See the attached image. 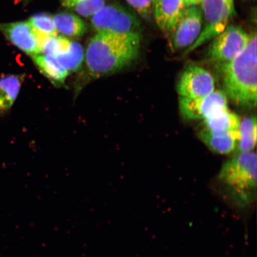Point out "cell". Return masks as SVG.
<instances>
[{
  "label": "cell",
  "mask_w": 257,
  "mask_h": 257,
  "mask_svg": "<svg viewBox=\"0 0 257 257\" xmlns=\"http://www.w3.org/2000/svg\"><path fill=\"white\" fill-rule=\"evenodd\" d=\"M36 35L40 44L41 54L56 56L66 52L69 50L71 45V41L65 37L59 36L58 35L56 36H50V35L38 33H36Z\"/></svg>",
  "instance_id": "18"
},
{
  "label": "cell",
  "mask_w": 257,
  "mask_h": 257,
  "mask_svg": "<svg viewBox=\"0 0 257 257\" xmlns=\"http://www.w3.org/2000/svg\"><path fill=\"white\" fill-rule=\"evenodd\" d=\"M203 27V15L200 6L186 7L174 30L170 34L172 49L188 48L198 39Z\"/></svg>",
  "instance_id": "8"
},
{
  "label": "cell",
  "mask_w": 257,
  "mask_h": 257,
  "mask_svg": "<svg viewBox=\"0 0 257 257\" xmlns=\"http://www.w3.org/2000/svg\"><path fill=\"white\" fill-rule=\"evenodd\" d=\"M185 8L182 0H153V14L160 30L169 37Z\"/></svg>",
  "instance_id": "11"
},
{
  "label": "cell",
  "mask_w": 257,
  "mask_h": 257,
  "mask_svg": "<svg viewBox=\"0 0 257 257\" xmlns=\"http://www.w3.org/2000/svg\"><path fill=\"white\" fill-rule=\"evenodd\" d=\"M0 31L12 44L31 57L41 54L36 33L28 21L1 24Z\"/></svg>",
  "instance_id": "10"
},
{
  "label": "cell",
  "mask_w": 257,
  "mask_h": 257,
  "mask_svg": "<svg viewBox=\"0 0 257 257\" xmlns=\"http://www.w3.org/2000/svg\"><path fill=\"white\" fill-rule=\"evenodd\" d=\"M141 40L97 33L86 48V66L91 75L100 77L120 71L137 59Z\"/></svg>",
  "instance_id": "2"
},
{
  "label": "cell",
  "mask_w": 257,
  "mask_h": 257,
  "mask_svg": "<svg viewBox=\"0 0 257 257\" xmlns=\"http://www.w3.org/2000/svg\"><path fill=\"white\" fill-rule=\"evenodd\" d=\"M176 89L180 96L202 97L215 91V80L207 70L196 64H190L179 76Z\"/></svg>",
  "instance_id": "9"
},
{
  "label": "cell",
  "mask_w": 257,
  "mask_h": 257,
  "mask_svg": "<svg viewBox=\"0 0 257 257\" xmlns=\"http://www.w3.org/2000/svg\"><path fill=\"white\" fill-rule=\"evenodd\" d=\"M256 168V154L252 152L236 153L225 162L215 179L224 200L239 210H245L254 204Z\"/></svg>",
  "instance_id": "1"
},
{
  "label": "cell",
  "mask_w": 257,
  "mask_h": 257,
  "mask_svg": "<svg viewBox=\"0 0 257 257\" xmlns=\"http://www.w3.org/2000/svg\"><path fill=\"white\" fill-rule=\"evenodd\" d=\"M203 120L204 130L215 134L238 132L241 121L238 115L228 108L218 112Z\"/></svg>",
  "instance_id": "13"
},
{
  "label": "cell",
  "mask_w": 257,
  "mask_h": 257,
  "mask_svg": "<svg viewBox=\"0 0 257 257\" xmlns=\"http://www.w3.org/2000/svg\"><path fill=\"white\" fill-rule=\"evenodd\" d=\"M54 56L61 66L70 73L77 71L81 66L84 59V51L81 45L72 41L68 51Z\"/></svg>",
  "instance_id": "19"
},
{
  "label": "cell",
  "mask_w": 257,
  "mask_h": 257,
  "mask_svg": "<svg viewBox=\"0 0 257 257\" xmlns=\"http://www.w3.org/2000/svg\"><path fill=\"white\" fill-rule=\"evenodd\" d=\"M24 76L8 75L0 79V112L11 109L20 92Z\"/></svg>",
  "instance_id": "16"
},
{
  "label": "cell",
  "mask_w": 257,
  "mask_h": 257,
  "mask_svg": "<svg viewBox=\"0 0 257 257\" xmlns=\"http://www.w3.org/2000/svg\"><path fill=\"white\" fill-rule=\"evenodd\" d=\"M128 4L146 19H150L153 15V0H126Z\"/></svg>",
  "instance_id": "22"
},
{
  "label": "cell",
  "mask_w": 257,
  "mask_h": 257,
  "mask_svg": "<svg viewBox=\"0 0 257 257\" xmlns=\"http://www.w3.org/2000/svg\"><path fill=\"white\" fill-rule=\"evenodd\" d=\"M249 34L239 26L228 25L213 39L208 51L211 62L224 63L233 60L246 48Z\"/></svg>",
  "instance_id": "6"
},
{
  "label": "cell",
  "mask_w": 257,
  "mask_h": 257,
  "mask_svg": "<svg viewBox=\"0 0 257 257\" xmlns=\"http://www.w3.org/2000/svg\"><path fill=\"white\" fill-rule=\"evenodd\" d=\"M199 138L213 153L228 155L236 149L239 140V132L226 134H215L207 130H201Z\"/></svg>",
  "instance_id": "12"
},
{
  "label": "cell",
  "mask_w": 257,
  "mask_h": 257,
  "mask_svg": "<svg viewBox=\"0 0 257 257\" xmlns=\"http://www.w3.org/2000/svg\"><path fill=\"white\" fill-rule=\"evenodd\" d=\"M91 25L97 33L142 39L139 21L119 5H105L92 16Z\"/></svg>",
  "instance_id": "4"
},
{
  "label": "cell",
  "mask_w": 257,
  "mask_h": 257,
  "mask_svg": "<svg viewBox=\"0 0 257 257\" xmlns=\"http://www.w3.org/2000/svg\"><path fill=\"white\" fill-rule=\"evenodd\" d=\"M57 33L66 37L78 38L88 30L87 25L78 16L70 13H60L52 16Z\"/></svg>",
  "instance_id": "15"
},
{
  "label": "cell",
  "mask_w": 257,
  "mask_h": 257,
  "mask_svg": "<svg viewBox=\"0 0 257 257\" xmlns=\"http://www.w3.org/2000/svg\"><path fill=\"white\" fill-rule=\"evenodd\" d=\"M32 58L40 71L54 85H62L70 74L54 56L40 54Z\"/></svg>",
  "instance_id": "14"
},
{
  "label": "cell",
  "mask_w": 257,
  "mask_h": 257,
  "mask_svg": "<svg viewBox=\"0 0 257 257\" xmlns=\"http://www.w3.org/2000/svg\"><path fill=\"white\" fill-rule=\"evenodd\" d=\"M179 107L186 120H204L217 112L228 108L227 96L223 91L216 90L202 97L191 98L180 96Z\"/></svg>",
  "instance_id": "7"
},
{
  "label": "cell",
  "mask_w": 257,
  "mask_h": 257,
  "mask_svg": "<svg viewBox=\"0 0 257 257\" xmlns=\"http://www.w3.org/2000/svg\"><path fill=\"white\" fill-rule=\"evenodd\" d=\"M200 6L203 15V27L198 39L186 48L185 56L220 34L235 15L234 0H202Z\"/></svg>",
  "instance_id": "5"
},
{
  "label": "cell",
  "mask_w": 257,
  "mask_h": 257,
  "mask_svg": "<svg viewBox=\"0 0 257 257\" xmlns=\"http://www.w3.org/2000/svg\"><path fill=\"white\" fill-rule=\"evenodd\" d=\"M185 7L192 6H200L202 0H182Z\"/></svg>",
  "instance_id": "23"
},
{
  "label": "cell",
  "mask_w": 257,
  "mask_h": 257,
  "mask_svg": "<svg viewBox=\"0 0 257 257\" xmlns=\"http://www.w3.org/2000/svg\"><path fill=\"white\" fill-rule=\"evenodd\" d=\"M256 35L249 34L245 49L229 62L221 64L225 93L233 104L255 108L257 101Z\"/></svg>",
  "instance_id": "3"
},
{
  "label": "cell",
  "mask_w": 257,
  "mask_h": 257,
  "mask_svg": "<svg viewBox=\"0 0 257 257\" xmlns=\"http://www.w3.org/2000/svg\"><path fill=\"white\" fill-rule=\"evenodd\" d=\"M239 140L237 144V153L252 152L256 143V118L255 115L247 117L240 121Z\"/></svg>",
  "instance_id": "17"
},
{
  "label": "cell",
  "mask_w": 257,
  "mask_h": 257,
  "mask_svg": "<svg viewBox=\"0 0 257 257\" xmlns=\"http://www.w3.org/2000/svg\"><path fill=\"white\" fill-rule=\"evenodd\" d=\"M106 0H62L63 7L84 18L92 17L105 5Z\"/></svg>",
  "instance_id": "20"
},
{
  "label": "cell",
  "mask_w": 257,
  "mask_h": 257,
  "mask_svg": "<svg viewBox=\"0 0 257 257\" xmlns=\"http://www.w3.org/2000/svg\"><path fill=\"white\" fill-rule=\"evenodd\" d=\"M28 22L36 33L50 36L58 35L52 16L46 14L35 15L32 16Z\"/></svg>",
  "instance_id": "21"
}]
</instances>
